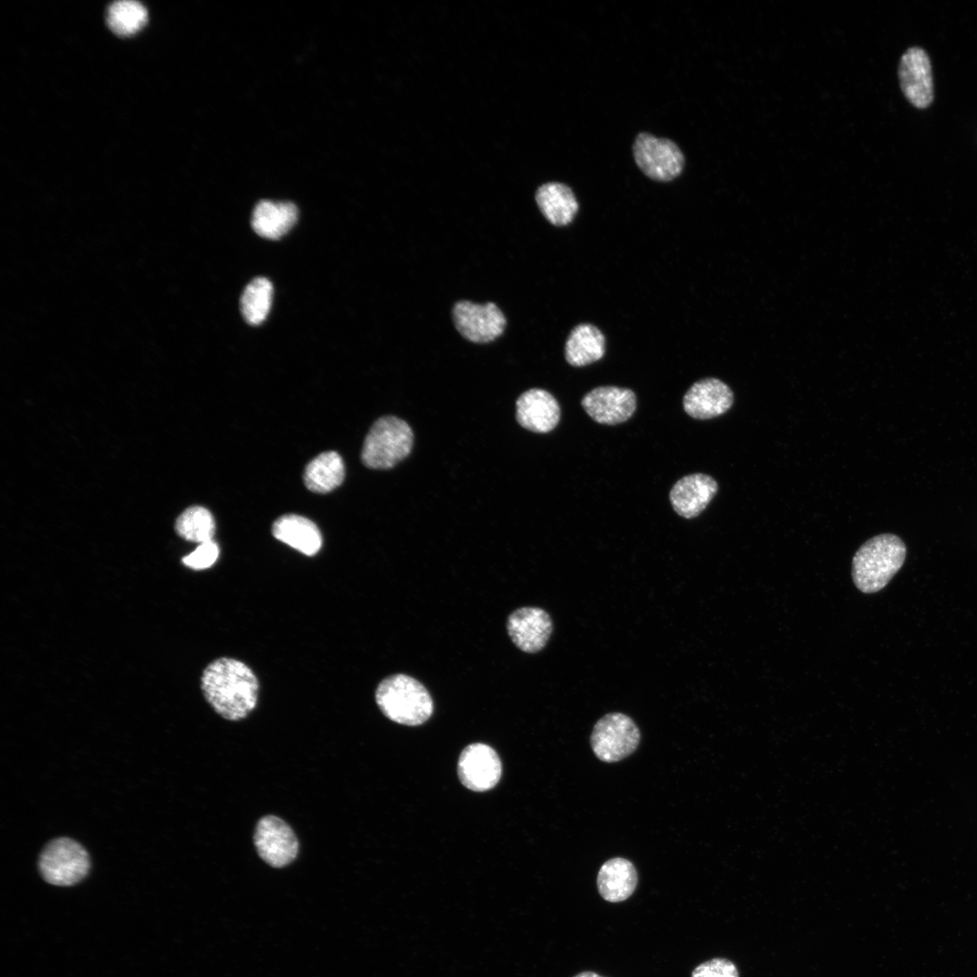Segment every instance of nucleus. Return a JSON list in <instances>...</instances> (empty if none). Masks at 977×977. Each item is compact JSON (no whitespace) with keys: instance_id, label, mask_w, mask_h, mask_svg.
Wrapping results in <instances>:
<instances>
[{"instance_id":"obj_1","label":"nucleus","mask_w":977,"mask_h":977,"mask_svg":"<svg viewBox=\"0 0 977 977\" xmlns=\"http://www.w3.org/2000/svg\"><path fill=\"white\" fill-rule=\"evenodd\" d=\"M201 688L204 698L222 717L238 721L256 707L259 681L242 661L227 657L214 659L204 669Z\"/></svg>"},{"instance_id":"obj_2","label":"nucleus","mask_w":977,"mask_h":977,"mask_svg":"<svg viewBox=\"0 0 977 977\" xmlns=\"http://www.w3.org/2000/svg\"><path fill=\"white\" fill-rule=\"evenodd\" d=\"M906 555L903 540L894 534H881L866 541L852 559V579L864 593L883 589L902 567Z\"/></svg>"},{"instance_id":"obj_3","label":"nucleus","mask_w":977,"mask_h":977,"mask_svg":"<svg viewBox=\"0 0 977 977\" xmlns=\"http://www.w3.org/2000/svg\"><path fill=\"white\" fill-rule=\"evenodd\" d=\"M375 701L386 717L405 726L423 724L433 711L432 699L425 687L404 674L383 679L377 686Z\"/></svg>"},{"instance_id":"obj_4","label":"nucleus","mask_w":977,"mask_h":977,"mask_svg":"<svg viewBox=\"0 0 977 977\" xmlns=\"http://www.w3.org/2000/svg\"><path fill=\"white\" fill-rule=\"evenodd\" d=\"M413 443V434L406 422L384 416L375 422L368 432L361 460L368 468L387 470L409 455Z\"/></svg>"},{"instance_id":"obj_5","label":"nucleus","mask_w":977,"mask_h":977,"mask_svg":"<svg viewBox=\"0 0 977 977\" xmlns=\"http://www.w3.org/2000/svg\"><path fill=\"white\" fill-rule=\"evenodd\" d=\"M85 849L69 838L50 841L42 851L39 869L43 878L55 886L68 887L83 879L90 869Z\"/></svg>"},{"instance_id":"obj_6","label":"nucleus","mask_w":977,"mask_h":977,"mask_svg":"<svg viewBox=\"0 0 977 977\" xmlns=\"http://www.w3.org/2000/svg\"><path fill=\"white\" fill-rule=\"evenodd\" d=\"M640 732L627 715L612 712L604 715L594 725L590 737L595 756L605 763L619 762L631 755L639 746Z\"/></svg>"},{"instance_id":"obj_7","label":"nucleus","mask_w":977,"mask_h":977,"mask_svg":"<svg viewBox=\"0 0 977 977\" xmlns=\"http://www.w3.org/2000/svg\"><path fill=\"white\" fill-rule=\"evenodd\" d=\"M632 150L637 166L652 180L671 181L683 170L684 155L670 139L642 132L636 137Z\"/></svg>"},{"instance_id":"obj_8","label":"nucleus","mask_w":977,"mask_h":977,"mask_svg":"<svg viewBox=\"0 0 977 977\" xmlns=\"http://www.w3.org/2000/svg\"><path fill=\"white\" fill-rule=\"evenodd\" d=\"M457 330L474 343H488L498 337L506 327V318L492 303L477 304L468 300L457 302L452 309Z\"/></svg>"},{"instance_id":"obj_9","label":"nucleus","mask_w":977,"mask_h":977,"mask_svg":"<svg viewBox=\"0 0 977 977\" xmlns=\"http://www.w3.org/2000/svg\"><path fill=\"white\" fill-rule=\"evenodd\" d=\"M253 839L260 858L273 868L289 865L299 852V841L292 829L273 815L264 816L257 822Z\"/></svg>"},{"instance_id":"obj_10","label":"nucleus","mask_w":977,"mask_h":977,"mask_svg":"<svg viewBox=\"0 0 977 977\" xmlns=\"http://www.w3.org/2000/svg\"><path fill=\"white\" fill-rule=\"evenodd\" d=\"M898 79L904 96L914 107L925 109L932 103V66L924 49L910 47L902 54L898 64Z\"/></svg>"},{"instance_id":"obj_11","label":"nucleus","mask_w":977,"mask_h":977,"mask_svg":"<svg viewBox=\"0 0 977 977\" xmlns=\"http://www.w3.org/2000/svg\"><path fill=\"white\" fill-rule=\"evenodd\" d=\"M461 783L475 792L493 788L501 776V762L496 751L488 745L475 743L461 752L458 762Z\"/></svg>"},{"instance_id":"obj_12","label":"nucleus","mask_w":977,"mask_h":977,"mask_svg":"<svg viewBox=\"0 0 977 977\" xmlns=\"http://www.w3.org/2000/svg\"><path fill=\"white\" fill-rule=\"evenodd\" d=\"M581 403L596 422L614 425L632 416L636 409V395L627 388L599 386L587 393Z\"/></svg>"},{"instance_id":"obj_13","label":"nucleus","mask_w":977,"mask_h":977,"mask_svg":"<svg viewBox=\"0 0 977 977\" xmlns=\"http://www.w3.org/2000/svg\"><path fill=\"white\" fill-rule=\"evenodd\" d=\"M507 627L513 643L527 653L540 651L553 631L550 615L538 607H522L514 611L507 618Z\"/></svg>"},{"instance_id":"obj_14","label":"nucleus","mask_w":977,"mask_h":977,"mask_svg":"<svg viewBox=\"0 0 977 977\" xmlns=\"http://www.w3.org/2000/svg\"><path fill=\"white\" fill-rule=\"evenodd\" d=\"M734 402L729 386L717 378H704L691 385L683 397L685 412L691 417L707 420L727 412Z\"/></svg>"},{"instance_id":"obj_15","label":"nucleus","mask_w":977,"mask_h":977,"mask_svg":"<svg viewBox=\"0 0 977 977\" xmlns=\"http://www.w3.org/2000/svg\"><path fill=\"white\" fill-rule=\"evenodd\" d=\"M516 405L518 423L534 432H548L560 420L561 411L557 401L543 389L534 388L525 392Z\"/></svg>"},{"instance_id":"obj_16","label":"nucleus","mask_w":977,"mask_h":977,"mask_svg":"<svg viewBox=\"0 0 977 977\" xmlns=\"http://www.w3.org/2000/svg\"><path fill=\"white\" fill-rule=\"evenodd\" d=\"M717 489V483L711 476L695 473L683 477L673 485L669 499L679 516L693 518L706 508Z\"/></svg>"},{"instance_id":"obj_17","label":"nucleus","mask_w":977,"mask_h":977,"mask_svg":"<svg viewBox=\"0 0 977 977\" xmlns=\"http://www.w3.org/2000/svg\"><path fill=\"white\" fill-rule=\"evenodd\" d=\"M298 214L291 202L261 200L252 212L251 227L262 238L279 240L295 225Z\"/></svg>"},{"instance_id":"obj_18","label":"nucleus","mask_w":977,"mask_h":977,"mask_svg":"<svg viewBox=\"0 0 977 977\" xmlns=\"http://www.w3.org/2000/svg\"><path fill=\"white\" fill-rule=\"evenodd\" d=\"M638 875L631 861L613 858L605 861L597 876V887L601 896L612 903L626 900L634 892Z\"/></svg>"},{"instance_id":"obj_19","label":"nucleus","mask_w":977,"mask_h":977,"mask_svg":"<svg viewBox=\"0 0 977 977\" xmlns=\"http://www.w3.org/2000/svg\"><path fill=\"white\" fill-rule=\"evenodd\" d=\"M271 532L276 539L308 556L315 555L322 545L318 527L299 515L281 516L273 523Z\"/></svg>"},{"instance_id":"obj_20","label":"nucleus","mask_w":977,"mask_h":977,"mask_svg":"<svg viewBox=\"0 0 977 977\" xmlns=\"http://www.w3.org/2000/svg\"><path fill=\"white\" fill-rule=\"evenodd\" d=\"M536 202L545 219L555 226L569 224L579 208L572 189L558 182L539 186L536 192Z\"/></svg>"},{"instance_id":"obj_21","label":"nucleus","mask_w":977,"mask_h":977,"mask_svg":"<svg viewBox=\"0 0 977 977\" xmlns=\"http://www.w3.org/2000/svg\"><path fill=\"white\" fill-rule=\"evenodd\" d=\"M605 353V337L592 324H579L567 337L564 355L573 366H583L601 359Z\"/></svg>"},{"instance_id":"obj_22","label":"nucleus","mask_w":977,"mask_h":977,"mask_svg":"<svg viewBox=\"0 0 977 977\" xmlns=\"http://www.w3.org/2000/svg\"><path fill=\"white\" fill-rule=\"evenodd\" d=\"M345 477V466L336 451L318 455L306 467L304 482L312 492L327 493L338 487Z\"/></svg>"},{"instance_id":"obj_23","label":"nucleus","mask_w":977,"mask_h":977,"mask_svg":"<svg viewBox=\"0 0 977 977\" xmlns=\"http://www.w3.org/2000/svg\"><path fill=\"white\" fill-rule=\"evenodd\" d=\"M272 294V284L264 277H257L246 286L241 298V310L247 323L256 326L265 320Z\"/></svg>"},{"instance_id":"obj_24","label":"nucleus","mask_w":977,"mask_h":977,"mask_svg":"<svg viewBox=\"0 0 977 977\" xmlns=\"http://www.w3.org/2000/svg\"><path fill=\"white\" fill-rule=\"evenodd\" d=\"M147 21V12L137 1L121 0L112 3L107 12L109 29L119 36H130L141 30Z\"/></svg>"},{"instance_id":"obj_25","label":"nucleus","mask_w":977,"mask_h":977,"mask_svg":"<svg viewBox=\"0 0 977 977\" xmlns=\"http://www.w3.org/2000/svg\"><path fill=\"white\" fill-rule=\"evenodd\" d=\"M175 527L179 536L199 544L213 540L215 532L213 515L200 506L185 509L176 519Z\"/></svg>"},{"instance_id":"obj_26","label":"nucleus","mask_w":977,"mask_h":977,"mask_svg":"<svg viewBox=\"0 0 977 977\" xmlns=\"http://www.w3.org/2000/svg\"><path fill=\"white\" fill-rule=\"evenodd\" d=\"M218 545L211 540L200 544L194 551L183 557V564L194 570H203L212 566L219 556Z\"/></svg>"},{"instance_id":"obj_27","label":"nucleus","mask_w":977,"mask_h":977,"mask_svg":"<svg viewBox=\"0 0 977 977\" xmlns=\"http://www.w3.org/2000/svg\"><path fill=\"white\" fill-rule=\"evenodd\" d=\"M691 977H739L736 965L726 958H713L697 966Z\"/></svg>"},{"instance_id":"obj_28","label":"nucleus","mask_w":977,"mask_h":977,"mask_svg":"<svg viewBox=\"0 0 977 977\" xmlns=\"http://www.w3.org/2000/svg\"><path fill=\"white\" fill-rule=\"evenodd\" d=\"M574 977H602V976H601V975H599V974H597L595 972H583L578 973L577 975H575Z\"/></svg>"}]
</instances>
